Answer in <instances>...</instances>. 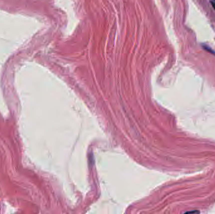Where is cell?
<instances>
[{"label": "cell", "mask_w": 215, "mask_h": 214, "mask_svg": "<svg viewBox=\"0 0 215 214\" xmlns=\"http://www.w3.org/2000/svg\"></svg>", "instance_id": "3"}, {"label": "cell", "mask_w": 215, "mask_h": 214, "mask_svg": "<svg viewBox=\"0 0 215 214\" xmlns=\"http://www.w3.org/2000/svg\"><path fill=\"white\" fill-rule=\"evenodd\" d=\"M202 47L203 48L204 50H206V52H208L213 54V55H215V50H213L212 48H210V47H209L208 45H206V44H202Z\"/></svg>", "instance_id": "1"}, {"label": "cell", "mask_w": 215, "mask_h": 214, "mask_svg": "<svg viewBox=\"0 0 215 214\" xmlns=\"http://www.w3.org/2000/svg\"><path fill=\"white\" fill-rule=\"evenodd\" d=\"M211 4H212V6H213V7L214 9H215V2L211 1Z\"/></svg>", "instance_id": "2"}]
</instances>
